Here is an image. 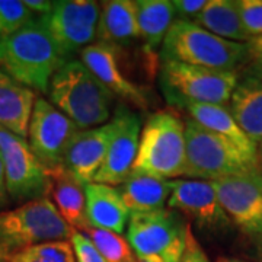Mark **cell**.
I'll return each instance as SVG.
<instances>
[{"label":"cell","instance_id":"6da1fadb","mask_svg":"<svg viewBox=\"0 0 262 262\" xmlns=\"http://www.w3.org/2000/svg\"><path fill=\"white\" fill-rule=\"evenodd\" d=\"M66 61L67 58L39 19L0 39V70L42 94H47L51 77Z\"/></svg>","mask_w":262,"mask_h":262},{"label":"cell","instance_id":"7a4b0ae2","mask_svg":"<svg viewBox=\"0 0 262 262\" xmlns=\"http://www.w3.org/2000/svg\"><path fill=\"white\" fill-rule=\"evenodd\" d=\"M51 105L80 130L101 127L111 117L114 95L77 60H67L50 80Z\"/></svg>","mask_w":262,"mask_h":262},{"label":"cell","instance_id":"3957f363","mask_svg":"<svg viewBox=\"0 0 262 262\" xmlns=\"http://www.w3.org/2000/svg\"><path fill=\"white\" fill-rule=\"evenodd\" d=\"M162 60L215 70H236L249 60L246 42L217 37L189 20H173L162 42Z\"/></svg>","mask_w":262,"mask_h":262},{"label":"cell","instance_id":"277c9868","mask_svg":"<svg viewBox=\"0 0 262 262\" xmlns=\"http://www.w3.org/2000/svg\"><path fill=\"white\" fill-rule=\"evenodd\" d=\"M185 124L170 113H156L140 133L134 173L162 179L178 178L185 172Z\"/></svg>","mask_w":262,"mask_h":262},{"label":"cell","instance_id":"5b68a950","mask_svg":"<svg viewBox=\"0 0 262 262\" xmlns=\"http://www.w3.org/2000/svg\"><path fill=\"white\" fill-rule=\"evenodd\" d=\"M239 80L237 70H215L172 60H162L160 89L166 101L177 106L187 103L226 105Z\"/></svg>","mask_w":262,"mask_h":262},{"label":"cell","instance_id":"8992f818","mask_svg":"<svg viewBox=\"0 0 262 262\" xmlns=\"http://www.w3.org/2000/svg\"><path fill=\"white\" fill-rule=\"evenodd\" d=\"M72 232L48 196L0 211V251L8 256L35 245L70 241Z\"/></svg>","mask_w":262,"mask_h":262},{"label":"cell","instance_id":"52a82bcc","mask_svg":"<svg viewBox=\"0 0 262 262\" xmlns=\"http://www.w3.org/2000/svg\"><path fill=\"white\" fill-rule=\"evenodd\" d=\"M187 159L184 175L191 179L217 181L258 170V166L229 140L206 130L194 120H185Z\"/></svg>","mask_w":262,"mask_h":262},{"label":"cell","instance_id":"ba28073f","mask_svg":"<svg viewBox=\"0 0 262 262\" xmlns=\"http://www.w3.org/2000/svg\"><path fill=\"white\" fill-rule=\"evenodd\" d=\"M0 156L5 165L8 194L18 203L47 198L51 179L29 149L28 141L0 127Z\"/></svg>","mask_w":262,"mask_h":262},{"label":"cell","instance_id":"9c48e42d","mask_svg":"<svg viewBox=\"0 0 262 262\" xmlns=\"http://www.w3.org/2000/svg\"><path fill=\"white\" fill-rule=\"evenodd\" d=\"M101 6L92 0H58L39 20L54 38L66 58L82 51L96 38Z\"/></svg>","mask_w":262,"mask_h":262},{"label":"cell","instance_id":"30bf717a","mask_svg":"<svg viewBox=\"0 0 262 262\" xmlns=\"http://www.w3.org/2000/svg\"><path fill=\"white\" fill-rule=\"evenodd\" d=\"M189 225L170 208L130 214L127 242L136 259L165 256L179 242L187 239Z\"/></svg>","mask_w":262,"mask_h":262},{"label":"cell","instance_id":"8fae6325","mask_svg":"<svg viewBox=\"0 0 262 262\" xmlns=\"http://www.w3.org/2000/svg\"><path fill=\"white\" fill-rule=\"evenodd\" d=\"M80 130L54 105L37 98L28 128V144L48 173L63 168L66 147Z\"/></svg>","mask_w":262,"mask_h":262},{"label":"cell","instance_id":"7c38bea8","mask_svg":"<svg viewBox=\"0 0 262 262\" xmlns=\"http://www.w3.org/2000/svg\"><path fill=\"white\" fill-rule=\"evenodd\" d=\"M220 206L244 233L262 234V173L252 170L211 181Z\"/></svg>","mask_w":262,"mask_h":262},{"label":"cell","instance_id":"4fadbf2b","mask_svg":"<svg viewBox=\"0 0 262 262\" xmlns=\"http://www.w3.org/2000/svg\"><path fill=\"white\" fill-rule=\"evenodd\" d=\"M114 134L108 146L102 168L96 173L95 184L121 185L130 177L139 151L141 122L137 114L127 106H118L113 117Z\"/></svg>","mask_w":262,"mask_h":262},{"label":"cell","instance_id":"5bb4252c","mask_svg":"<svg viewBox=\"0 0 262 262\" xmlns=\"http://www.w3.org/2000/svg\"><path fill=\"white\" fill-rule=\"evenodd\" d=\"M168 206L170 210H178L188 215L200 229L220 230L230 225V219L220 206L211 181H170Z\"/></svg>","mask_w":262,"mask_h":262},{"label":"cell","instance_id":"9a60e30c","mask_svg":"<svg viewBox=\"0 0 262 262\" xmlns=\"http://www.w3.org/2000/svg\"><path fill=\"white\" fill-rule=\"evenodd\" d=\"M113 134V120L101 127L77 131L66 147L63 168L83 185L92 184L102 168Z\"/></svg>","mask_w":262,"mask_h":262},{"label":"cell","instance_id":"2e32d148","mask_svg":"<svg viewBox=\"0 0 262 262\" xmlns=\"http://www.w3.org/2000/svg\"><path fill=\"white\" fill-rule=\"evenodd\" d=\"M118 56L120 48L103 42H94L80 51L82 63L114 96L118 95L139 108H147V96L122 73Z\"/></svg>","mask_w":262,"mask_h":262},{"label":"cell","instance_id":"e0dca14e","mask_svg":"<svg viewBox=\"0 0 262 262\" xmlns=\"http://www.w3.org/2000/svg\"><path fill=\"white\" fill-rule=\"evenodd\" d=\"M229 111L236 124L258 144L262 140V70L255 67L239 76L237 84L229 101Z\"/></svg>","mask_w":262,"mask_h":262},{"label":"cell","instance_id":"ac0fdd59","mask_svg":"<svg viewBox=\"0 0 262 262\" xmlns=\"http://www.w3.org/2000/svg\"><path fill=\"white\" fill-rule=\"evenodd\" d=\"M84 194L89 227L103 229L118 234L124 233L131 213L118 188L92 182L84 187Z\"/></svg>","mask_w":262,"mask_h":262},{"label":"cell","instance_id":"d6986e66","mask_svg":"<svg viewBox=\"0 0 262 262\" xmlns=\"http://www.w3.org/2000/svg\"><path fill=\"white\" fill-rule=\"evenodd\" d=\"M35 101L32 89L0 70V127L27 140Z\"/></svg>","mask_w":262,"mask_h":262},{"label":"cell","instance_id":"ffe728a7","mask_svg":"<svg viewBox=\"0 0 262 262\" xmlns=\"http://www.w3.org/2000/svg\"><path fill=\"white\" fill-rule=\"evenodd\" d=\"M191 120L204 127L206 130L229 140L245 155L246 159L258 166L256 162V144L248 139V136L236 124L232 114L226 105L215 103H187L184 106Z\"/></svg>","mask_w":262,"mask_h":262},{"label":"cell","instance_id":"44dd1931","mask_svg":"<svg viewBox=\"0 0 262 262\" xmlns=\"http://www.w3.org/2000/svg\"><path fill=\"white\" fill-rule=\"evenodd\" d=\"M98 42L121 48L140 38L137 25L136 2L111 0L103 2L96 29Z\"/></svg>","mask_w":262,"mask_h":262},{"label":"cell","instance_id":"7402d4cb","mask_svg":"<svg viewBox=\"0 0 262 262\" xmlns=\"http://www.w3.org/2000/svg\"><path fill=\"white\" fill-rule=\"evenodd\" d=\"M51 179V191L54 206L64 222L75 230L89 227L86 217V194L82 182L73 178L64 168L48 173Z\"/></svg>","mask_w":262,"mask_h":262},{"label":"cell","instance_id":"603a6c76","mask_svg":"<svg viewBox=\"0 0 262 262\" xmlns=\"http://www.w3.org/2000/svg\"><path fill=\"white\" fill-rule=\"evenodd\" d=\"M130 213H147L160 210L170 195V181L146 173H134L118 188Z\"/></svg>","mask_w":262,"mask_h":262},{"label":"cell","instance_id":"cb8c5ba5","mask_svg":"<svg viewBox=\"0 0 262 262\" xmlns=\"http://www.w3.org/2000/svg\"><path fill=\"white\" fill-rule=\"evenodd\" d=\"M194 24L223 39L234 42H248L251 39L242 24L236 0H208Z\"/></svg>","mask_w":262,"mask_h":262},{"label":"cell","instance_id":"d4e9b609","mask_svg":"<svg viewBox=\"0 0 262 262\" xmlns=\"http://www.w3.org/2000/svg\"><path fill=\"white\" fill-rule=\"evenodd\" d=\"M137 25L146 48L153 51L163 42L175 20V9L169 0H137Z\"/></svg>","mask_w":262,"mask_h":262},{"label":"cell","instance_id":"484cf974","mask_svg":"<svg viewBox=\"0 0 262 262\" xmlns=\"http://www.w3.org/2000/svg\"><path fill=\"white\" fill-rule=\"evenodd\" d=\"M106 262H136L130 244L121 234L103 229L86 227L82 230Z\"/></svg>","mask_w":262,"mask_h":262},{"label":"cell","instance_id":"4316f807","mask_svg":"<svg viewBox=\"0 0 262 262\" xmlns=\"http://www.w3.org/2000/svg\"><path fill=\"white\" fill-rule=\"evenodd\" d=\"M8 262H76V258L72 245L67 241H57L10 253Z\"/></svg>","mask_w":262,"mask_h":262},{"label":"cell","instance_id":"83f0119b","mask_svg":"<svg viewBox=\"0 0 262 262\" xmlns=\"http://www.w3.org/2000/svg\"><path fill=\"white\" fill-rule=\"evenodd\" d=\"M35 20L34 12L24 2L0 0V39L8 38Z\"/></svg>","mask_w":262,"mask_h":262},{"label":"cell","instance_id":"f1b7e54d","mask_svg":"<svg viewBox=\"0 0 262 262\" xmlns=\"http://www.w3.org/2000/svg\"><path fill=\"white\" fill-rule=\"evenodd\" d=\"M236 6L248 35H262V0H236Z\"/></svg>","mask_w":262,"mask_h":262},{"label":"cell","instance_id":"f546056e","mask_svg":"<svg viewBox=\"0 0 262 262\" xmlns=\"http://www.w3.org/2000/svg\"><path fill=\"white\" fill-rule=\"evenodd\" d=\"M70 245L73 248L76 262H106L102 255L98 252L95 245L91 242V239L80 230L73 229L70 236Z\"/></svg>","mask_w":262,"mask_h":262},{"label":"cell","instance_id":"4dcf8cb0","mask_svg":"<svg viewBox=\"0 0 262 262\" xmlns=\"http://www.w3.org/2000/svg\"><path fill=\"white\" fill-rule=\"evenodd\" d=\"M208 0H175L172 2L175 16L178 15L181 20H189L194 22V19L198 16V13L206 8Z\"/></svg>","mask_w":262,"mask_h":262},{"label":"cell","instance_id":"1f68e13d","mask_svg":"<svg viewBox=\"0 0 262 262\" xmlns=\"http://www.w3.org/2000/svg\"><path fill=\"white\" fill-rule=\"evenodd\" d=\"M179 262H210L207 258L206 252L196 242V239L191 233V227L188 229L187 233V245L182 253V258Z\"/></svg>","mask_w":262,"mask_h":262},{"label":"cell","instance_id":"d6a6232c","mask_svg":"<svg viewBox=\"0 0 262 262\" xmlns=\"http://www.w3.org/2000/svg\"><path fill=\"white\" fill-rule=\"evenodd\" d=\"M249 58L253 61V66L262 70V35L251 38L248 42Z\"/></svg>","mask_w":262,"mask_h":262},{"label":"cell","instance_id":"836d02e7","mask_svg":"<svg viewBox=\"0 0 262 262\" xmlns=\"http://www.w3.org/2000/svg\"><path fill=\"white\" fill-rule=\"evenodd\" d=\"M24 3L29 10L42 13V15L50 13L53 9V5H54V2H50V0H25Z\"/></svg>","mask_w":262,"mask_h":262},{"label":"cell","instance_id":"e575fe53","mask_svg":"<svg viewBox=\"0 0 262 262\" xmlns=\"http://www.w3.org/2000/svg\"><path fill=\"white\" fill-rule=\"evenodd\" d=\"M9 203V194H8V188H6V173H5V165L0 156V208L8 206Z\"/></svg>","mask_w":262,"mask_h":262},{"label":"cell","instance_id":"d590c367","mask_svg":"<svg viewBox=\"0 0 262 262\" xmlns=\"http://www.w3.org/2000/svg\"><path fill=\"white\" fill-rule=\"evenodd\" d=\"M185 245H187V239L175 245V246H173V248H172V249H170V251L166 253V256H165L163 262H179L181 261V258H182V253H184V249H185Z\"/></svg>","mask_w":262,"mask_h":262},{"label":"cell","instance_id":"8d00e7d4","mask_svg":"<svg viewBox=\"0 0 262 262\" xmlns=\"http://www.w3.org/2000/svg\"><path fill=\"white\" fill-rule=\"evenodd\" d=\"M256 162H258V170L262 173V140L256 144Z\"/></svg>","mask_w":262,"mask_h":262},{"label":"cell","instance_id":"74e56055","mask_svg":"<svg viewBox=\"0 0 262 262\" xmlns=\"http://www.w3.org/2000/svg\"><path fill=\"white\" fill-rule=\"evenodd\" d=\"M217 262H245L242 259H236V258H219Z\"/></svg>","mask_w":262,"mask_h":262},{"label":"cell","instance_id":"f35d334b","mask_svg":"<svg viewBox=\"0 0 262 262\" xmlns=\"http://www.w3.org/2000/svg\"><path fill=\"white\" fill-rule=\"evenodd\" d=\"M0 262H8V255L3 251H0Z\"/></svg>","mask_w":262,"mask_h":262}]
</instances>
